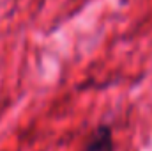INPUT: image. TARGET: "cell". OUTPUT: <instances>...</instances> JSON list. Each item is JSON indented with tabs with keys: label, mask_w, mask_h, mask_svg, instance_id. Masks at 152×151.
<instances>
[{
	"label": "cell",
	"mask_w": 152,
	"mask_h": 151,
	"mask_svg": "<svg viewBox=\"0 0 152 151\" xmlns=\"http://www.w3.org/2000/svg\"><path fill=\"white\" fill-rule=\"evenodd\" d=\"M83 151H115L113 146V135L110 126L101 124L94 130V133L90 135V139L87 141Z\"/></svg>",
	"instance_id": "obj_1"
}]
</instances>
